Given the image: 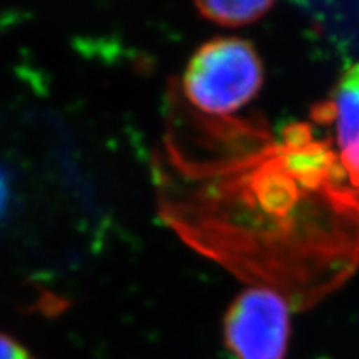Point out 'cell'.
I'll list each match as a JSON object with an SVG mask.
<instances>
[{"instance_id":"6","label":"cell","mask_w":359,"mask_h":359,"mask_svg":"<svg viewBox=\"0 0 359 359\" xmlns=\"http://www.w3.org/2000/svg\"><path fill=\"white\" fill-rule=\"evenodd\" d=\"M6 201H7V183H6V178H4V175L0 173V212L4 210Z\"/></svg>"},{"instance_id":"4","label":"cell","mask_w":359,"mask_h":359,"mask_svg":"<svg viewBox=\"0 0 359 359\" xmlns=\"http://www.w3.org/2000/svg\"><path fill=\"white\" fill-rule=\"evenodd\" d=\"M275 4L271 0H250V2H196L200 15L223 27H241L262 19Z\"/></svg>"},{"instance_id":"1","label":"cell","mask_w":359,"mask_h":359,"mask_svg":"<svg viewBox=\"0 0 359 359\" xmlns=\"http://www.w3.org/2000/svg\"><path fill=\"white\" fill-rule=\"evenodd\" d=\"M264 82L263 62L245 39L217 37L188 60L183 87L193 105L206 114L226 115L250 103Z\"/></svg>"},{"instance_id":"2","label":"cell","mask_w":359,"mask_h":359,"mask_svg":"<svg viewBox=\"0 0 359 359\" xmlns=\"http://www.w3.org/2000/svg\"><path fill=\"white\" fill-rule=\"evenodd\" d=\"M290 336V304L269 288L243 291L224 316V348L233 359H285Z\"/></svg>"},{"instance_id":"5","label":"cell","mask_w":359,"mask_h":359,"mask_svg":"<svg viewBox=\"0 0 359 359\" xmlns=\"http://www.w3.org/2000/svg\"><path fill=\"white\" fill-rule=\"evenodd\" d=\"M0 359H37L11 336L0 333Z\"/></svg>"},{"instance_id":"3","label":"cell","mask_w":359,"mask_h":359,"mask_svg":"<svg viewBox=\"0 0 359 359\" xmlns=\"http://www.w3.org/2000/svg\"><path fill=\"white\" fill-rule=\"evenodd\" d=\"M316 118L334 125L341 167L359 188V62L341 72L327 102L316 110Z\"/></svg>"}]
</instances>
